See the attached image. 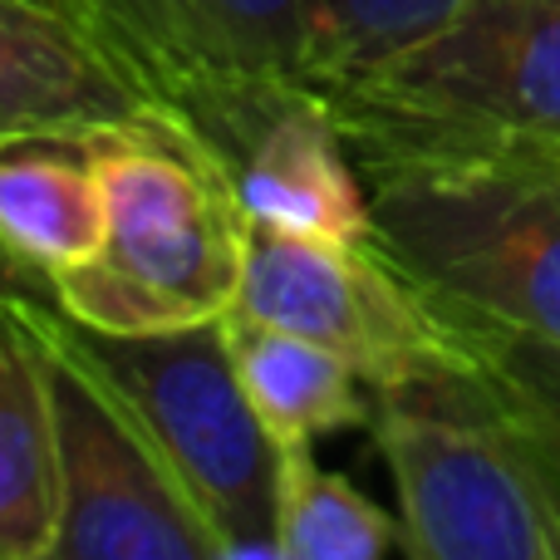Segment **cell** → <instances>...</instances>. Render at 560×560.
I'll list each match as a JSON object with an SVG mask.
<instances>
[{
    "label": "cell",
    "mask_w": 560,
    "mask_h": 560,
    "mask_svg": "<svg viewBox=\"0 0 560 560\" xmlns=\"http://www.w3.org/2000/svg\"><path fill=\"white\" fill-rule=\"evenodd\" d=\"M374 242L453 325L560 345V143L359 158Z\"/></svg>",
    "instance_id": "cell-1"
},
{
    "label": "cell",
    "mask_w": 560,
    "mask_h": 560,
    "mask_svg": "<svg viewBox=\"0 0 560 560\" xmlns=\"http://www.w3.org/2000/svg\"><path fill=\"white\" fill-rule=\"evenodd\" d=\"M108 236L55 280L49 305L94 335H173L232 310L252 222L163 104L89 138Z\"/></svg>",
    "instance_id": "cell-2"
},
{
    "label": "cell",
    "mask_w": 560,
    "mask_h": 560,
    "mask_svg": "<svg viewBox=\"0 0 560 560\" xmlns=\"http://www.w3.org/2000/svg\"><path fill=\"white\" fill-rule=\"evenodd\" d=\"M408 560H560V447L487 378L482 359L374 394Z\"/></svg>",
    "instance_id": "cell-3"
},
{
    "label": "cell",
    "mask_w": 560,
    "mask_h": 560,
    "mask_svg": "<svg viewBox=\"0 0 560 560\" xmlns=\"http://www.w3.org/2000/svg\"><path fill=\"white\" fill-rule=\"evenodd\" d=\"M329 104L354 158L560 143V0H472Z\"/></svg>",
    "instance_id": "cell-4"
},
{
    "label": "cell",
    "mask_w": 560,
    "mask_h": 560,
    "mask_svg": "<svg viewBox=\"0 0 560 560\" xmlns=\"http://www.w3.org/2000/svg\"><path fill=\"white\" fill-rule=\"evenodd\" d=\"M65 319V315H59ZM74 349L143 423L226 546L276 541L285 453L236 374L226 315L173 335H94L69 325Z\"/></svg>",
    "instance_id": "cell-5"
},
{
    "label": "cell",
    "mask_w": 560,
    "mask_h": 560,
    "mask_svg": "<svg viewBox=\"0 0 560 560\" xmlns=\"http://www.w3.org/2000/svg\"><path fill=\"white\" fill-rule=\"evenodd\" d=\"M45 364L59 433V522L39 560H222V536L143 433L128 404L74 349L45 300H20Z\"/></svg>",
    "instance_id": "cell-6"
},
{
    "label": "cell",
    "mask_w": 560,
    "mask_h": 560,
    "mask_svg": "<svg viewBox=\"0 0 560 560\" xmlns=\"http://www.w3.org/2000/svg\"><path fill=\"white\" fill-rule=\"evenodd\" d=\"M226 315L315 339L374 394L477 364L463 329L388 261L374 236L329 242L252 226L242 290Z\"/></svg>",
    "instance_id": "cell-7"
},
{
    "label": "cell",
    "mask_w": 560,
    "mask_h": 560,
    "mask_svg": "<svg viewBox=\"0 0 560 560\" xmlns=\"http://www.w3.org/2000/svg\"><path fill=\"white\" fill-rule=\"evenodd\" d=\"M212 158L252 226L359 242L374 232L369 187L329 94L305 79H217L163 98Z\"/></svg>",
    "instance_id": "cell-8"
},
{
    "label": "cell",
    "mask_w": 560,
    "mask_h": 560,
    "mask_svg": "<svg viewBox=\"0 0 560 560\" xmlns=\"http://www.w3.org/2000/svg\"><path fill=\"white\" fill-rule=\"evenodd\" d=\"M153 108L148 79L79 0H0V143L94 138Z\"/></svg>",
    "instance_id": "cell-9"
},
{
    "label": "cell",
    "mask_w": 560,
    "mask_h": 560,
    "mask_svg": "<svg viewBox=\"0 0 560 560\" xmlns=\"http://www.w3.org/2000/svg\"><path fill=\"white\" fill-rule=\"evenodd\" d=\"M108 45L167 94L217 79H305V0H79Z\"/></svg>",
    "instance_id": "cell-10"
},
{
    "label": "cell",
    "mask_w": 560,
    "mask_h": 560,
    "mask_svg": "<svg viewBox=\"0 0 560 560\" xmlns=\"http://www.w3.org/2000/svg\"><path fill=\"white\" fill-rule=\"evenodd\" d=\"M108 236V207L89 138L0 143V295L55 300V280Z\"/></svg>",
    "instance_id": "cell-11"
},
{
    "label": "cell",
    "mask_w": 560,
    "mask_h": 560,
    "mask_svg": "<svg viewBox=\"0 0 560 560\" xmlns=\"http://www.w3.org/2000/svg\"><path fill=\"white\" fill-rule=\"evenodd\" d=\"M59 522V433L20 300L0 295V560H39Z\"/></svg>",
    "instance_id": "cell-12"
},
{
    "label": "cell",
    "mask_w": 560,
    "mask_h": 560,
    "mask_svg": "<svg viewBox=\"0 0 560 560\" xmlns=\"http://www.w3.org/2000/svg\"><path fill=\"white\" fill-rule=\"evenodd\" d=\"M226 339L246 398L271 428L280 453L315 447V438L339 428L374 423V388L325 345L242 315H226Z\"/></svg>",
    "instance_id": "cell-13"
},
{
    "label": "cell",
    "mask_w": 560,
    "mask_h": 560,
    "mask_svg": "<svg viewBox=\"0 0 560 560\" xmlns=\"http://www.w3.org/2000/svg\"><path fill=\"white\" fill-rule=\"evenodd\" d=\"M276 541L290 560H384L398 541V522L345 472H329L310 447H295L280 467Z\"/></svg>",
    "instance_id": "cell-14"
},
{
    "label": "cell",
    "mask_w": 560,
    "mask_h": 560,
    "mask_svg": "<svg viewBox=\"0 0 560 560\" xmlns=\"http://www.w3.org/2000/svg\"><path fill=\"white\" fill-rule=\"evenodd\" d=\"M472 0H305L310 84L345 89L378 65L408 55Z\"/></svg>",
    "instance_id": "cell-15"
},
{
    "label": "cell",
    "mask_w": 560,
    "mask_h": 560,
    "mask_svg": "<svg viewBox=\"0 0 560 560\" xmlns=\"http://www.w3.org/2000/svg\"><path fill=\"white\" fill-rule=\"evenodd\" d=\"M482 359L487 378L512 398L516 413H526L546 438L560 447V345L526 335H497V329H467L457 325Z\"/></svg>",
    "instance_id": "cell-16"
},
{
    "label": "cell",
    "mask_w": 560,
    "mask_h": 560,
    "mask_svg": "<svg viewBox=\"0 0 560 560\" xmlns=\"http://www.w3.org/2000/svg\"><path fill=\"white\" fill-rule=\"evenodd\" d=\"M222 560H290L280 541H236L222 546Z\"/></svg>",
    "instance_id": "cell-17"
}]
</instances>
